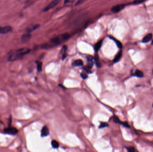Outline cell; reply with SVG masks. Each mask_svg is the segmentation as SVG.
Instances as JSON below:
<instances>
[{
	"label": "cell",
	"instance_id": "obj_15",
	"mask_svg": "<svg viewBox=\"0 0 153 152\" xmlns=\"http://www.w3.org/2000/svg\"><path fill=\"white\" fill-rule=\"evenodd\" d=\"M88 66L92 68L94 64L93 59L91 56H89L88 58Z\"/></svg>",
	"mask_w": 153,
	"mask_h": 152
},
{
	"label": "cell",
	"instance_id": "obj_13",
	"mask_svg": "<svg viewBox=\"0 0 153 152\" xmlns=\"http://www.w3.org/2000/svg\"><path fill=\"white\" fill-rule=\"evenodd\" d=\"M83 65V61L81 60H76L73 62V65L75 66H82Z\"/></svg>",
	"mask_w": 153,
	"mask_h": 152
},
{
	"label": "cell",
	"instance_id": "obj_12",
	"mask_svg": "<svg viewBox=\"0 0 153 152\" xmlns=\"http://www.w3.org/2000/svg\"><path fill=\"white\" fill-rule=\"evenodd\" d=\"M122 52L121 51H120L118 52V54L116 55L115 56V58H114V60H113V62L115 63H116L118 62L121 60V58L122 57Z\"/></svg>",
	"mask_w": 153,
	"mask_h": 152
},
{
	"label": "cell",
	"instance_id": "obj_23",
	"mask_svg": "<svg viewBox=\"0 0 153 152\" xmlns=\"http://www.w3.org/2000/svg\"><path fill=\"white\" fill-rule=\"evenodd\" d=\"M114 41H115V42H116V44L117 46L118 47V48L121 49L122 47V44L121 43V42L120 41H118V40H116V39H114Z\"/></svg>",
	"mask_w": 153,
	"mask_h": 152
},
{
	"label": "cell",
	"instance_id": "obj_7",
	"mask_svg": "<svg viewBox=\"0 0 153 152\" xmlns=\"http://www.w3.org/2000/svg\"><path fill=\"white\" fill-rule=\"evenodd\" d=\"M12 30V28L10 26L0 27V34H6L8 33Z\"/></svg>",
	"mask_w": 153,
	"mask_h": 152
},
{
	"label": "cell",
	"instance_id": "obj_9",
	"mask_svg": "<svg viewBox=\"0 0 153 152\" xmlns=\"http://www.w3.org/2000/svg\"><path fill=\"white\" fill-rule=\"evenodd\" d=\"M49 132L48 128L46 126H44L42 129L41 130V136L42 137H47L49 135Z\"/></svg>",
	"mask_w": 153,
	"mask_h": 152
},
{
	"label": "cell",
	"instance_id": "obj_19",
	"mask_svg": "<svg viewBox=\"0 0 153 152\" xmlns=\"http://www.w3.org/2000/svg\"><path fill=\"white\" fill-rule=\"evenodd\" d=\"M51 144L52 146V147L54 149H57L59 147V144L57 141L55 140H52V142H51Z\"/></svg>",
	"mask_w": 153,
	"mask_h": 152
},
{
	"label": "cell",
	"instance_id": "obj_29",
	"mask_svg": "<svg viewBox=\"0 0 153 152\" xmlns=\"http://www.w3.org/2000/svg\"><path fill=\"white\" fill-rule=\"evenodd\" d=\"M152 44H153V41H152Z\"/></svg>",
	"mask_w": 153,
	"mask_h": 152
},
{
	"label": "cell",
	"instance_id": "obj_22",
	"mask_svg": "<svg viewBox=\"0 0 153 152\" xmlns=\"http://www.w3.org/2000/svg\"><path fill=\"white\" fill-rule=\"evenodd\" d=\"M108 126V123H105V122H101L100 125L99 126V129H103V128H105V127Z\"/></svg>",
	"mask_w": 153,
	"mask_h": 152
},
{
	"label": "cell",
	"instance_id": "obj_6",
	"mask_svg": "<svg viewBox=\"0 0 153 152\" xmlns=\"http://www.w3.org/2000/svg\"><path fill=\"white\" fill-rule=\"evenodd\" d=\"M40 27V25L39 24H35L33 25H30L29 27H28L26 30V33H31L33 32V31L37 30V29Z\"/></svg>",
	"mask_w": 153,
	"mask_h": 152
},
{
	"label": "cell",
	"instance_id": "obj_4",
	"mask_svg": "<svg viewBox=\"0 0 153 152\" xmlns=\"http://www.w3.org/2000/svg\"><path fill=\"white\" fill-rule=\"evenodd\" d=\"M18 132H19L18 130L14 127H8L4 129V133L7 134L11 135H15L17 134Z\"/></svg>",
	"mask_w": 153,
	"mask_h": 152
},
{
	"label": "cell",
	"instance_id": "obj_24",
	"mask_svg": "<svg viewBox=\"0 0 153 152\" xmlns=\"http://www.w3.org/2000/svg\"><path fill=\"white\" fill-rule=\"evenodd\" d=\"M87 0H78V1H76V3L75 5H81L84 2L86 1Z\"/></svg>",
	"mask_w": 153,
	"mask_h": 152
},
{
	"label": "cell",
	"instance_id": "obj_25",
	"mask_svg": "<svg viewBox=\"0 0 153 152\" xmlns=\"http://www.w3.org/2000/svg\"><path fill=\"white\" fill-rule=\"evenodd\" d=\"M81 78H83V79H86L88 78V75L85 74V73H84V72H82L81 74Z\"/></svg>",
	"mask_w": 153,
	"mask_h": 152
},
{
	"label": "cell",
	"instance_id": "obj_11",
	"mask_svg": "<svg viewBox=\"0 0 153 152\" xmlns=\"http://www.w3.org/2000/svg\"><path fill=\"white\" fill-rule=\"evenodd\" d=\"M38 1V0H27L25 2V7L28 8V7L31 6L32 5L34 4Z\"/></svg>",
	"mask_w": 153,
	"mask_h": 152
},
{
	"label": "cell",
	"instance_id": "obj_28",
	"mask_svg": "<svg viewBox=\"0 0 153 152\" xmlns=\"http://www.w3.org/2000/svg\"><path fill=\"white\" fill-rule=\"evenodd\" d=\"M75 0H65L64 1V4H69V3H72Z\"/></svg>",
	"mask_w": 153,
	"mask_h": 152
},
{
	"label": "cell",
	"instance_id": "obj_21",
	"mask_svg": "<svg viewBox=\"0 0 153 152\" xmlns=\"http://www.w3.org/2000/svg\"><path fill=\"white\" fill-rule=\"evenodd\" d=\"M113 121H114L115 123H117V124H121V125H123V123H124V122H121V121H120V119H119L118 117H117V116H114V117H113Z\"/></svg>",
	"mask_w": 153,
	"mask_h": 152
},
{
	"label": "cell",
	"instance_id": "obj_3",
	"mask_svg": "<svg viewBox=\"0 0 153 152\" xmlns=\"http://www.w3.org/2000/svg\"><path fill=\"white\" fill-rule=\"evenodd\" d=\"M61 1V0H53L46 7L44 8L43 10V12H47L49 11V10L53 9L54 7L57 6Z\"/></svg>",
	"mask_w": 153,
	"mask_h": 152
},
{
	"label": "cell",
	"instance_id": "obj_18",
	"mask_svg": "<svg viewBox=\"0 0 153 152\" xmlns=\"http://www.w3.org/2000/svg\"><path fill=\"white\" fill-rule=\"evenodd\" d=\"M37 70L39 72H40L42 71V63L41 62L37 61Z\"/></svg>",
	"mask_w": 153,
	"mask_h": 152
},
{
	"label": "cell",
	"instance_id": "obj_10",
	"mask_svg": "<svg viewBox=\"0 0 153 152\" xmlns=\"http://www.w3.org/2000/svg\"><path fill=\"white\" fill-rule=\"evenodd\" d=\"M152 37H153V35L152 34H149L145 36L144 38H143L142 42L144 43H147L150 41L152 39Z\"/></svg>",
	"mask_w": 153,
	"mask_h": 152
},
{
	"label": "cell",
	"instance_id": "obj_30",
	"mask_svg": "<svg viewBox=\"0 0 153 152\" xmlns=\"http://www.w3.org/2000/svg\"></svg>",
	"mask_w": 153,
	"mask_h": 152
},
{
	"label": "cell",
	"instance_id": "obj_20",
	"mask_svg": "<svg viewBox=\"0 0 153 152\" xmlns=\"http://www.w3.org/2000/svg\"><path fill=\"white\" fill-rule=\"evenodd\" d=\"M67 47L66 46H64L63 47V49H62V51H63V54L62 55V59L64 60L66 57V51H67Z\"/></svg>",
	"mask_w": 153,
	"mask_h": 152
},
{
	"label": "cell",
	"instance_id": "obj_16",
	"mask_svg": "<svg viewBox=\"0 0 153 152\" xmlns=\"http://www.w3.org/2000/svg\"><path fill=\"white\" fill-rule=\"evenodd\" d=\"M102 45V40H100V41H99L98 42L96 43L94 46V50L95 51L97 52L99 51L100 48H101V46Z\"/></svg>",
	"mask_w": 153,
	"mask_h": 152
},
{
	"label": "cell",
	"instance_id": "obj_2",
	"mask_svg": "<svg viewBox=\"0 0 153 152\" xmlns=\"http://www.w3.org/2000/svg\"><path fill=\"white\" fill-rule=\"evenodd\" d=\"M30 51V50L28 48H21L11 52L8 58L10 61H14L20 59L22 57L27 55Z\"/></svg>",
	"mask_w": 153,
	"mask_h": 152
},
{
	"label": "cell",
	"instance_id": "obj_31",
	"mask_svg": "<svg viewBox=\"0 0 153 152\" xmlns=\"http://www.w3.org/2000/svg\"></svg>",
	"mask_w": 153,
	"mask_h": 152
},
{
	"label": "cell",
	"instance_id": "obj_1",
	"mask_svg": "<svg viewBox=\"0 0 153 152\" xmlns=\"http://www.w3.org/2000/svg\"><path fill=\"white\" fill-rule=\"evenodd\" d=\"M70 37V34L68 33L60 34L59 36L50 39L49 43H46L43 45L42 46V48L43 49H48L50 47H52L53 46L59 45L62 42L67 41Z\"/></svg>",
	"mask_w": 153,
	"mask_h": 152
},
{
	"label": "cell",
	"instance_id": "obj_26",
	"mask_svg": "<svg viewBox=\"0 0 153 152\" xmlns=\"http://www.w3.org/2000/svg\"><path fill=\"white\" fill-rule=\"evenodd\" d=\"M146 0H135L133 2V3L134 4H140L142 3V2L145 1Z\"/></svg>",
	"mask_w": 153,
	"mask_h": 152
},
{
	"label": "cell",
	"instance_id": "obj_17",
	"mask_svg": "<svg viewBox=\"0 0 153 152\" xmlns=\"http://www.w3.org/2000/svg\"><path fill=\"white\" fill-rule=\"evenodd\" d=\"M94 61H95V64L97 67H100L101 66V64H100V62H99V58L97 55H96V56L94 58Z\"/></svg>",
	"mask_w": 153,
	"mask_h": 152
},
{
	"label": "cell",
	"instance_id": "obj_5",
	"mask_svg": "<svg viewBox=\"0 0 153 152\" xmlns=\"http://www.w3.org/2000/svg\"><path fill=\"white\" fill-rule=\"evenodd\" d=\"M125 7V5L124 4H119V5H117L113 6L111 9V11L114 13H118L121 11Z\"/></svg>",
	"mask_w": 153,
	"mask_h": 152
},
{
	"label": "cell",
	"instance_id": "obj_14",
	"mask_svg": "<svg viewBox=\"0 0 153 152\" xmlns=\"http://www.w3.org/2000/svg\"><path fill=\"white\" fill-rule=\"evenodd\" d=\"M134 75L139 78H142L143 77L144 74L141 71L136 70L134 73Z\"/></svg>",
	"mask_w": 153,
	"mask_h": 152
},
{
	"label": "cell",
	"instance_id": "obj_8",
	"mask_svg": "<svg viewBox=\"0 0 153 152\" xmlns=\"http://www.w3.org/2000/svg\"><path fill=\"white\" fill-rule=\"evenodd\" d=\"M31 37H32V35L30 34V33H26L22 36V38H21L22 42H28L31 38Z\"/></svg>",
	"mask_w": 153,
	"mask_h": 152
},
{
	"label": "cell",
	"instance_id": "obj_27",
	"mask_svg": "<svg viewBox=\"0 0 153 152\" xmlns=\"http://www.w3.org/2000/svg\"><path fill=\"white\" fill-rule=\"evenodd\" d=\"M126 149H127L128 151L130 152H135V150L134 148L132 147H130L126 148Z\"/></svg>",
	"mask_w": 153,
	"mask_h": 152
}]
</instances>
